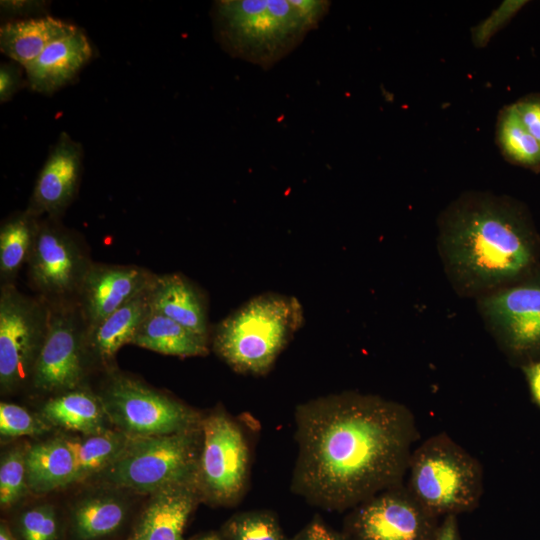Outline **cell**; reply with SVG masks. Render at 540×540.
I'll return each instance as SVG.
<instances>
[{"label": "cell", "instance_id": "obj_1", "mask_svg": "<svg viewBox=\"0 0 540 540\" xmlns=\"http://www.w3.org/2000/svg\"><path fill=\"white\" fill-rule=\"evenodd\" d=\"M295 423L292 490L327 510L356 507L399 487L417 436L407 407L353 391L300 404Z\"/></svg>", "mask_w": 540, "mask_h": 540}, {"label": "cell", "instance_id": "obj_2", "mask_svg": "<svg viewBox=\"0 0 540 540\" xmlns=\"http://www.w3.org/2000/svg\"><path fill=\"white\" fill-rule=\"evenodd\" d=\"M438 253L452 288L475 300L538 269L540 241L531 215L516 199L466 191L441 211Z\"/></svg>", "mask_w": 540, "mask_h": 540}, {"label": "cell", "instance_id": "obj_3", "mask_svg": "<svg viewBox=\"0 0 540 540\" xmlns=\"http://www.w3.org/2000/svg\"><path fill=\"white\" fill-rule=\"evenodd\" d=\"M330 4L324 0L217 1L216 38L232 57L268 69L318 27Z\"/></svg>", "mask_w": 540, "mask_h": 540}, {"label": "cell", "instance_id": "obj_4", "mask_svg": "<svg viewBox=\"0 0 540 540\" xmlns=\"http://www.w3.org/2000/svg\"><path fill=\"white\" fill-rule=\"evenodd\" d=\"M303 322V307L296 297L259 294L216 325L213 348L234 371L264 375Z\"/></svg>", "mask_w": 540, "mask_h": 540}, {"label": "cell", "instance_id": "obj_5", "mask_svg": "<svg viewBox=\"0 0 540 540\" xmlns=\"http://www.w3.org/2000/svg\"><path fill=\"white\" fill-rule=\"evenodd\" d=\"M408 471L409 493L434 516L469 511L479 502L481 466L447 436L429 438L413 450Z\"/></svg>", "mask_w": 540, "mask_h": 540}, {"label": "cell", "instance_id": "obj_6", "mask_svg": "<svg viewBox=\"0 0 540 540\" xmlns=\"http://www.w3.org/2000/svg\"><path fill=\"white\" fill-rule=\"evenodd\" d=\"M201 446V426L176 434L129 438L116 459L103 470L104 479L141 493H156L194 481Z\"/></svg>", "mask_w": 540, "mask_h": 540}, {"label": "cell", "instance_id": "obj_7", "mask_svg": "<svg viewBox=\"0 0 540 540\" xmlns=\"http://www.w3.org/2000/svg\"><path fill=\"white\" fill-rule=\"evenodd\" d=\"M100 399L109 420L129 438L176 434L202 424L191 408L126 377L113 378Z\"/></svg>", "mask_w": 540, "mask_h": 540}, {"label": "cell", "instance_id": "obj_8", "mask_svg": "<svg viewBox=\"0 0 540 540\" xmlns=\"http://www.w3.org/2000/svg\"><path fill=\"white\" fill-rule=\"evenodd\" d=\"M202 446L196 475L200 494L219 504L236 502L249 474V449L240 427L223 412L202 419Z\"/></svg>", "mask_w": 540, "mask_h": 540}, {"label": "cell", "instance_id": "obj_9", "mask_svg": "<svg viewBox=\"0 0 540 540\" xmlns=\"http://www.w3.org/2000/svg\"><path fill=\"white\" fill-rule=\"evenodd\" d=\"M478 311L501 348L513 357L540 351V270L476 299Z\"/></svg>", "mask_w": 540, "mask_h": 540}, {"label": "cell", "instance_id": "obj_10", "mask_svg": "<svg viewBox=\"0 0 540 540\" xmlns=\"http://www.w3.org/2000/svg\"><path fill=\"white\" fill-rule=\"evenodd\" d=\"M49 306L19 292L12 284L0 294V383L12 390L29 375L43 345Z\"/></svg>", "mask_w": 540, "mask_h": 540}, {"label": "cell", "instance_id": "obj_11", "mask_svg": "<svg viewBox=\"0 0 540 540\" xmlns=\"http://www.w3.org/2000/svg\"><path fill=\"white\" fill-rule=\"evenodd\" d=\"M400 487V486H399ZM395 487L355 507L350 528L355 540H434L436 516Z\"/></svg>", "mask_w": 540, "mask_h": 540}, {"label": "cell", "instance_id": "obj_12", "mask_svg": "<svg viewBox=\"0 0 540 540\" xmlns=\"http://www.w3.org/2000/svg\"><path fill=\"white\" fill-rule=\"evenodd\" d=\"M56 220L48 217L39 222L27 263L30 278L42 294L64 298L79 292L91 264L75 238Z\"/></svg>", "mask_w": 540, "mask_h": 540}, {"label": "cell", "instance_id": "obj_13", "mask_svg": "<svg viewBox=\"0 0 540 540\" xmlns=\"http://www.w3.org/2000/svg\"><path fill=\"white\" fill-rule=\"evenodd\" d=\"M76 310L49 306L47 332L36 360L32 378L44 392L75 389L83 377V341Z\"/></svg>", "mask_w": 540, "mask_h": 540}, {"label": "cell", "instance_id": "obj_14", "mask_svg": "<svg viewBox=\"0 0 540 540\" xmlns=\"http://www.w3.org/2000/svg\"><path fill=\"white\" fill-rule=\"evenodd\" d=\"M154 278L148 270L134 265L91 264L78 292L87 329L148 290Z\"/></svg>", "mask_w": 540, "mask_h": 540}, {"label": "cell", "instance_id": "obj_15", "mask_svg": "<svg viewBox=\"0 0 540 540\" xmlns=\"http://www.w3.org/2000/svg\"><path fill=\"white\" fill-rule=\"evenodd\" d=\"M82 146L62 132L35 183L27 212L57 219L75 198L82 170Z\"/></svg>", "mask_w": 540, "mask_h": 540}, {"label": "cell", "instance_id": "obj_16", "mask_svg": "<svg viewBox=\"0 0 540 540\" xmlns=\"http://www.w3.org/2000/svg\"><path fill=\"white\" fill-rule=\"evenodd\" d=\"M199 495L196 480L156 492L130 540H182Z\"/></svg>", "mask_w": 540, "mask_h": 540}, {"label": "cell", "instance_id": "obj_17", "mask_svg": "<svg viewBox=\"0 0 540 540\" xmlns=\"http://www.w3.org/2000/svg\"><path fill=\"white\" fill-rule=\"evenodd\" d=\"M92 53L87 37L78 30L50 44L25 67L28 84L36 92L53 93L77 75Z\"/></svg>", "mask_w": 540, "mask_h": 540}, {"label": "cell", "instance_id": "obj_18", "mask_svg": "<svg viewBox=\"0 0 540 540\" xmlns=\"http://www.w3.org/2000/svg\"><path fill=\"white\" fill-rule=\"evenodd\" d=\"M152 312L164 315L208 338L209 325L204 294L180 273L155 276L150 288Z\"/></svg>", "mask_w": 540, "mask_h": 540}, {"label": "cell", "instance_id": "obj_19", "mask_svg": "<svg viewBox=\"0 0 540 540\" xmlns=\"http://www.w3.org/2000/svg\"><path fill=\"white\" fill-rule=\"evenodd\" d=\"M78 30L74 25L50 16L8 22L0 29V49L25 68L50 44Z\"/></svg>", "mask_w": 540, "mask_h": 540}, {"label": "cell", "instance_id": "obj_20", "mask_svg": "<svg viewBox=\"0 0 540 540\" xmlns=\"http://www.w3.org/2000/svg\"><path fill=\"white\" fill-rule=\"evenodd\" d=\"M150 288L86 330V340L100 359L109 361L123 345L132 342L151 312Z\"/></svg>", "mask_w": 540, "mask_h": 540}, {"label": "cell", "instance_id": "obj_21", "mask_svg": "<svg viewBox=\"0 0 540 540\" xmlns=\"http://www.w3.org/2000/svg\"><path fill=\"white\" fill-rule=\"evenodd\" d=\"M27 485L37 493L52 491L76 481V463L67 439L33 445L26 453Z\"/></svg>", "mask_w": 540, "mask_h": 540}, {"label": "cell", "instance_id": "obj_22", "mask_svg": "<svg viewBox=\"0 0 540 540\" xmlns=\"http://www.w3.org/2000/svg\"><path fill=\"white\" fill-rule=\"evenodd\" d=\"M131 343L178 357L204 356L209 351L207 337L152 311L138 328Z\"/></svg>", "mask_w": 540, "mask_h": 540}, {"label": "cell", "instance_id": "obj_23", "mask_svg": "<svg viewBox=\"0 0 540 540\" xmlns=\"http://www.w3.org/2000/svg\"><path fill=\"white\" fill-rule=\"evenodd\" d=\"M75 389L65 391L46 402L42 409L45 419L54 425L88 436L108 430L105 425L108 416L101 399L87 391Z\"/></svg>", "mask_w": 540, "mask_h": 540}, {"label": "cell", "instance_id": "obj_24", "mask_svg": "<svg viewBox=\"0 0 540 540\" xmlns=\"http://www.w3.org/2000/svg\"><path fill=\"white\" fill-rule=\"evenodd\" d=\"M495 143L508 163L540 172V144L523 126L513 103L497 114Z\"/></svg>", "mask_w": 540, "mask_h": 540}, {"label": "cell", "instance_id": "obj_25", "mask_svg": "<svg viewBox=\"0 0 540 540\" xmlns=\"http://www.w3.org/2000/svg\"><path fill=\"white\" fill-rule=\"evenodd\" d=\"M39 222L25 211L6 220L0 230L1 278L11 281L28 262L36 238Z\"/></svg>", "mask_w": 540, "mask_h": 540}, {"label": "cell", "instance_id": "obj_26", "mask_svg": "<svg viewBox=\"0 0 540 540\" xmlns=\"http://www.w3.org/2000/svg\"><path fill=\"white\" fill-rule=\"evenodd\" d=\"M129 437L123 432L106 430L84 440H67L76 463V481L103 471L120 454Z\"/></svg>", "mask_w": 540, "mask_h": 540}, {"label": "cell", "instance_id": "obj_27", "mask_svg": "<svg viewBox=\"0 0 540 540\" xmlns=\"http://www.w3.org/2000/svg\"><path fill=\"white\" fill-rule=\"evenodd\" d=\"M125 513L124 505L115 498H89L74 510V528L83 540L99 538L116 530L124 520Z\"/></svg>", "mask_w": 540, "mask_h": 540}, {"label": "cell", "instance_id": "obj_28", "mask_svg": "<svg viewBox=\"0 0 540 540\" xmlns=\"http://www.w3.org/2000/svg\"><path fill=\"white\" fill-rule=\"evenodd\" d=\"M226 532L230 540H286L276 518L262 511L235 515L228 522Z\"/></svg>", "mask_w": 540, "mask_h": 540}, {"label": "cell", "instance_id": "obj_29", "mask_svg": "<svg viewBox=\"0 0 540 540\" xmlns=\"http://www.w3.org/2000/svg\"><path fill=\"white\" fill-rule=\"evenodd\" d=\"M26 485V454L19 449L11 450L0 466L1 505L14 504L23 495Z\"/></svg>", "mask_w": 540, "mask_h": 540}, {"label": "cell", "instance_id": "obj_30", "mask_svg": "<svg viewBox=\"0 0 540 540\" xmlns=\"http://www.w3.org/2000/svg\"><path fill=\"white\" fill-rule=\"evenodd\" d=\"M527 0H504L485 19L471 27V42L476 48L486 47L491 39L516 16Z\"/></svg>", "mask_w": 540, "mask_h": 540}, {"label": "cell", "instance_id": "obj_31", "mask_svg": "<svg viewBox=\"0 0 540 540\" xmlns=\"http://www.w3.org/2000/svg\"><path fill=\"white\" fill-rule=\"evenodd\" d=\"M48 428L23 407L2 402L0 404V433L3 436L37 435Z\"/></svg>", "mask_w": 540, "mask_h": 540}, {"label": "cell", "instance_id": "obj_32", "mask_svg": "<svg viewBox=\"0 0 540 540\" xmlns=\"http://www.w3.org/2000/svg\"><path fill=\"white\" fill-rule=\"evenodd\" d=\"M24 540H55L57 520L50 506H39L24 512L20 518Z\"/></svg>", "mask_w": 540, "mask_h": 540}, {"label": "cell", "instance_id": "obj_33", "mask_svg": "<svg viewBox=\"0 0 540 540\" xmlns=\"http://www.w3.org/2000/svg\"><path fill=\"white\" fill-rule=\"evenodd\" d=\"M513 104L523 126L540 144V94H527Z\"/></svg>", "mask_w": 540, "mask_h": 540}, {"label": "cell", "instance_id": "obj_34", "mask_svg": "<svg viewBox=\"0 0 540 540\" xmlns=\"http://www.w3.org/2000/svg\"><path fill=\"white\" fill-rule=\"evenodd\" d=\"M21 86V71L12 63L0 67V101H8Z\"/></svg>", "mask_w": 540, "mask_h": 540}, {"label": "cell", "instance_id": "obj_35", "mask_svg": "<svg viewBox=\"0 0 540 540\" xmlns=\"http://www.w3.org/2000/svg\"><path fill=\"white\" fill-rule=\"evenodd\" d=\"M294 540H345L344 537L330 529L323 521L314 518Z\"/></svg>", "mask_w": 540, "mask_h": 540}, {"label": "cell", "instance_id": "obj_36", "mask_svg": "<svg viewBox=\"0 0 540 540\" xmlns=\"http://www.w3.org/2000/svg\"><path fill=\"white\" fill-rule=\"evenodd\" d=\"M523 370L533 398L540 406V361L527 364L524 366Z\"/></svg>", "mask_w": 540, "mask_h": 540}, {"label": "cell", "instance_id": "obj_37", "mask_svg": "<svg viewBox=\"0 0 540 540\" xmlns=\"http://www.w3.org/2000/svg\"><path fill=\"white\" fill-rule=\"evenodd\" d=\"M434 540H460L455 515L445 517L442 524L438 527Z\"/></svg>", "mask_w": 540, "mask_h": 540}, {"label": "cell", "instance_id": "obj_38", "mask_svg": "<svg viewBox=\"0 0 540 540\" xmlns=\"http://www.w3.org/2000/svg\"><path fill=\"white\" fill-rule=\"evenodd\" d=\"M0 540H15L5 524L0 528Z\"/></svg>", "mask_w": 540, "mask_h": 540}, {"label": "cell", "instance_id": "obj_39", "mask_svg": "<svg viewBox=\"0 0 540 540\" xmlns=\"http://www.w3.org/2000/svg\"><path fill=\"white\" fill-rule=\"evenodd\" d=\"M200 540H220V539L215 535H210V536L204 537V538H202Z\"/></svg>", "mask_w": 540, "mask_h": 540}]
</instances>
